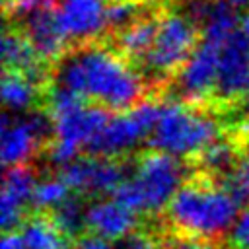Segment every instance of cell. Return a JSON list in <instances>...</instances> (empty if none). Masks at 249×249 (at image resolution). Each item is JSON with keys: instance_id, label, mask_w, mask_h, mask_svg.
Instances as JSON below:
<instances>
[{"instance_id": "1", "label": "cell", "mask_w": 249, "mask_h": 249, "mask_svg": "<svg viewBox=\"0 0 249 249\" xmlns=\"http://www.w3.org/2000/svg\"><path fill=\"white\" fill-rule=\"evenodd\" d=\"M56 86L68 88L105 109L126 111L140 103L144 86L121 53L86 45L62 56Z\"/></svg>"}, {"instance_id": "2", "label": "cell", "mask_w": 249, "mask_h": 249, "mask_svg": "<svg viewBox=\"0 0 249 249\" xmlns=\"http://www.w3.org/2000/svg\"><path fill=\"white\" fill-rule=\"evenodd\" d=\"M49 113L54 123V136L49 150L51 161L64 167L93 142L109 121V111L101 105H88L76 91L54 86L49 95Z\"/></svg>"}, {"instance_id": "3", "label": "cell", "mask_w": 249, "mask_h": 249, "mask_svg": "<svg viewBox=\"0 0 249 249\" xmlns=\"http://www.w3.org/2000/svg\"><path fill=\"white\" fill-rule=\"evenodd\" d=\"M239 202L226 191L202 183L183 185L167 206L177 230L200 239H214L230 231L239 216Z\"/></svg>"}, {"instance_id": "4", "label": "cell", "mask_w": 249, "mask_h": 249, "mask_svg": "<svg viewBox=\"0 0 249 249\" xmlns=\"http://www.w3.org/2000/svg\"><path fill=\"white\" fill-rule=\"evenodd\" d=\"M183 185L185 167L181 160L154 150L138 160L134 171L123 181L113 196L136 214H156L171 204Z\"/></svg>"}, {"instance_id": "5", "label": "cell", "mask_w": 249, "mask_h": 249, "mask_svg": "<svg viewBox=\"0 0 249 249\" xmlns=\"http://www.w3.org/2000/svg\"><path fill=\"white\" fill-rule=\"evenodd\" d=\"M218 134L220 124L214 117L171 101L161 103L150 144L154 150L181 160L187 156H198L204 148L218 140Z\"/></svg>"}, {"instance_id": "6", "label": "cell", "mask_w": 249, "mask_h": 249, "mask_svg": "<svg viewBox=\"0 0 249 249\" xmlns=\"http://www.w3.org/2000/svg\"><path fill=\"white\" fill-rule=\"evenodd\" d=\"M6 12L14 19V27L27 37L45 62L64 53L68 37L58 21V2L6 0Z\"/></svg>"}, {"instance_id": "7", "label": "cell", "mask_w": 249, "mask_h": 249, "mask_svg": "<svg viewBox=\"0 0 249 249\" xmlns=\"http://www.w3.org/2000/svg\"><path fill=\"white\" fill-rule=\"evenodd\" d=\"M161 103L140 101L132 109L119 111L109 117L107 124L88 146V156L97 158H119L130 152L140 140L150 138L158 123Z\"/></svg>"}, {"instance_id": "8", "label": "cell", "mask_w": 249, "mask_h": 249, "mask_svg": "<svg viewBox=\"0 0 249 249\" xmlns=\"http://www.w3.org/2000/svg\"><path fill=\"white\" fill-rule=\"evenodd\" d=\"M200 29L185 14H165L160 18V29L156 41L142 60L144 68L156 76H167L189 60L193 51L198 47Z\"/></svg>"}, {"instance_id": "9", "label": "cell", "mask_w": 249, "mask_h": 249, "mask_svg": "<svg viewBox=\"0 0 249 249\" xmlns=\"http://www.w3.org/2000/svg\"><path fill=\"white\" fill-rule=\"evenodd\" d=\"M49 136H54L51 113L27 111L21 117L6 113L0 128V160L4 167L23 165Z\"/></svg>"}, {"instance_id": "10", "label": "cell", "mask_w": 249, "mask_h": 249, "mask_svg": "<svg viewBox=\"0 0 249 249\" xmlns=\"http://www.w3.org/2000/svg\"><path fill=\"white\" fill-rule=\"evenodd\" d=\"M60 177L64 183L82 193V195H115V191L123 185L128 177L126 167L111 158H97V156H84L76 158L64 167H60Z\"/></svg>"}, {"instance_id": "11", "label": "cell", "mask_w": 249, "mask_h": 249, "mask_svg": "<svg viewBox=\"0 0 249 249\" xmlns=\"http://www.w3.org/2000/svg\"><path fill=\"white\" fill-rule=\"evenodd\" d=\"M214 93L224 101L249 95V41L241 33V27L220 43L218 82Z\"/></svg>"}, {"instance_id": "12", "label": "cell", "mask_w": 249, "mask_h": 249, "mask_svg": "<svg viewBox=\"0 0 249 249\" xmlns=\"http://www.w3.org/2000/svg\"><path fill=\"white\" fill-rule=\"evenodd\" d=\"M220 43L202 39L177 72V89L189 101H200L216 91Z\"/></svg>"}, {"instance_id": "13", "label": "cell", "mask_w": 249, "mask_h": 249, "mask_svg": "<svg viewBox=\"0 0 249 249\" xmlns=\"http://www.w3.org/2000/svg\"><path fill=\"white\" fill-rule=\"evenodd\" d=\"M37 187L35 173L25 165H14L4 169L2 196H0V224L4 231H16L25 216L27 202L33 200Z\"/></svg>"}, {"instance_id": "14", "label": "cell", "mask_w": 249, "mask_h": 249, "mask_svg": "<svg viewBox=\"0 0 249 249\" xmlns=\"http://www.w3.org/2000/svg\"><path fill=\"white\" fill-rule=\"evenodd\" d=\"M107 0H58V21L68 41H88L107 29Z\"/></svg>"}, {"instance_id": "15", "label": "cell", "mask_w": 249, "mask_h": 249, "mask_svg": "<svg viewBox=\"0 0 249 249\" xmlns=\"http://www.w3.org/2000/svg\"><path fill=\"white\" fill-rule=\"evenodd\" d=\"M86 228L109 241H123L124 237L132 235L136 228V212L115 196L97 198L88 204Z\"/></svg>"}, {"instance_id": "16", "label": "cell", "mask_w": 249, "mask_h": 249, "mask_svg": "<svg viewBox=\"0 0 249 249\" xmlns=\"http://www.w3.org/2000/svg\"><path fill=\"white\" fill-rule=\"evenodd\" d=\"M2 60H4L6 70L23 74L35 86H41L47 76L45 60L39 56V53L33 49V45L27 41V37L21 31H18L16 27L4 31Z\"/></svg>"}, {"instance_id": "17", "label": "cell", "mask_w": 249, "mask_h": 249, "mask_svg": "<svg viewBox=\"0 0 249 249\" xmlns=\"http://www.w3.org/2000/svg\"><path fill=\"white\" fill-rule=\"evenodd\" d=\"M160 29V18H140L132 25L124 27L117 35V49L123 56L134 62H142L150 53Z\"/></svg>"}, {"instance_id": "18", "label": "cell", "mask_w": 249, "mask_h": 249, "mask_svg": "<svg viewBox=\"0 0 249 249\" xmlns=\"http://www.w3.org/2000/svg\"><path fill=\"white\" fill-rule=\"evenodd\" d=\"M25 249H70V235L64 233L53 218L33 216L19 230Z\"/></svg>"}, {"instance_id": "19", "label": "cell", "mask_w": 249, "mask_h": 249, "mask_svg": "<svg viewBox=\"0 0 249 249\" xmlns=\"http://www.w3.org/2000/svg\"><path fill=\"white\" fill-rule=\"evenodd\" d=\"M37 99V86L19 72L6 70L2 76V103L8 113H27Z\"/></svg>"}, {"instance_id": "20", "label": "cell", "mask_w": 249, "mask_h": 249, "mask_svg": "<svg viewBox=\"0 0 249 249\" xmlns=\"http://www.w3.org/2000/svg\"><path fill=\"white\" fill-rule=\"evenodd\" d=\"M198 160H200V165L214 175H230L239 163L237 150L228 140H214L208 148H204L198 154Z\"/></svg>"}, {"instance_id": "21", "label": "cell", "mask_w": 249, "mask_h": 249, "mask_svg": "<svg viewBox=\"0 0 249 249\" xmlns=\"http://www.w3.org/2000/svg\"><path fill=\"white\" fill-rule=\"evenodd\" d=\"M86 212L88 204H84L82 196H68L62 204L53 210L54 224L68 235H76L86 228Z\"/></svg>"}, {"instance_id": "22", "label": "cell", "mask_w": 249, "mask_h": 249, "mask_svg": "<svg viewBox=\"0 0 249 249\" xmlns=\"http://www.w3.org/2000/svg\"><path fill=\"white\" fill-rule=\"evenodd\" d=\"M70 196V187L64 183V179L58 177H49L37 183L33 191V200L31 204L41 210H54L58 204H62Z\"/></svg>"}, {"instance_id": "23", "label": "cell", "mask_w": 249, "mask_h": 249, "mask_svg": "<svg viewBox=\"0 0 249 249\" xmlns=\"http://www.w3.org/2000/svg\"><path fill=\"white\" fill-rule=\"evenodd\" d=\"M140 18V6L136 0H113L107 6V29L123 31Z\"/></svg>"}, {"instance_id": "24", "label": "cell", "mask_w": 249, "mask_h": 249, "mask_svg": "<svg viewBox=\"0 0 249 249\" xmlns=\"http://www.w3.org/2000/svg\"><path fill=\"white\" fill-rule=\"evenodd\" d=\"M224 189L239 202V204H249V156L239 160L235 169L226 175Z\"/></svg>"}, {"instance_id": "25", "label": "cell", "mask_w": 249, "mask_h": 249, "mask_svg": "<svg viewBox=\"0 0 249 249\" xmlns=\"http://www.w3.org/2000/svg\"><path fill=\"white\" fill-rule=\"evenodd\" d=\"M230 241L233 249H249V208L237 216L233 228L230 230Z\"/></svg>"}, {"instance_id": "26", "label": "cell", "mask_w": 249, "mask_h": 249, "mask_svg": "<svg viewBox=\"0 0 249 249\" xmlns=\"http://www.w3.org/2000/svg\"><path fill=\"white\" fill-rule=\"evenodd\" d=\"M161 249H210V247L200 237L181 233V235H169V237H165V241L161 243Z\"/></svg>"}, {"instance_id": "27", "label": "cell", "mask_w": 249, "mask_h": 249, "mask_svg": "<svg viewBox=\"0 0 249 249\" xmlns=\"http://www.w3.org/2000/svg\"><path fill=\"white\" fill-rule=\"evenodd\" d=\"M74 249H115V245H113L109 239L101 237V235L86 233V235H82V237L76 241Z\"/></svg>"}, {"instance_id": "28", "label": "cell", "mask_w": 249, "mask_h": 249, "mask_svg": "<svg viewBox=\"0 0 249 249\" xmlns=\"http://www.w3.org/2000/svg\"><path fill=\"white\" fill-rule=\"evenodd\" d=\"M115 249H158V247H156V243L150 237L132 233V235L124 237L123 241H119L115 245Z\"/></svg>"}, {"instance_id": "29", "label": "cell", "mask_w": 249, "mask_h": 249, "mask_svg": "<svg viewBox=\"0 0 249 249\" xmlns=\"http://www.w3.org/2000/svg\"><path fill=\"white\" fill-rule=\"evenodd\" d=\"M0 249H25L19 231H4Z\"/></svg>"}, {"instance_id": "30", "label": "cell", "mask_w": 249, "mask_h": 249, "mask_svg": "<svg viewBox=\"0 0 249 249\" xmlns=\"http://www.w3.org/2000/svg\"><path fill=\"white\" fill-rule=\"evenodd\" d=\"M226 4H230L231 8H235L237 12H241V10H247L249 8V0H224Z\"/></svg>"}, {"instance_id": "31", "label": "cell", "mask_w": 249, "mask_h": 249, "mask_svg": "<svg viewBox=\"0 0 249 249\" xmlns=\"http://www.w3.org/2000/svg\"><path fill=\"white\" fill-rule=\"evenodd\" d=\"M241 33L245 35V39L249 41V14L241 18Z\"/></svg>"}, {"instance_id": "32", "label": "cell", "mask_w": 249, "mask_h": 249, "mask_svg": "<svg viewBox=\"0 0 249 249\" xmlns=\"http://www.w3.org/2000/svg\"><path fill=\"white\" fill-rule=\"evenodd\" d=\"M245 132H247V142H249V128H247V130H245Z\"/></svg>"}]
</instances>
